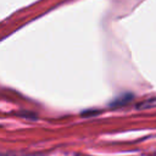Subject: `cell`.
Wrapping results in <instances>:
<instances>
[{
    "label": "cell",
    "mask_w": 156,
    "mask_h": 156,
    "mask_svg": "<svg viewBox=\"0 0 156 156\" xmlns=\"http://www.w3.org/2000/svg\"><path fill=\"white\" fill-rule=\"evenodd\" d=\"M152 107H156V98H151V99L144 100V101H141V102H139L136 105V108H139V110L152 108Z\"/></svg>",
    "instance_id": "1"
}]
</instances>
